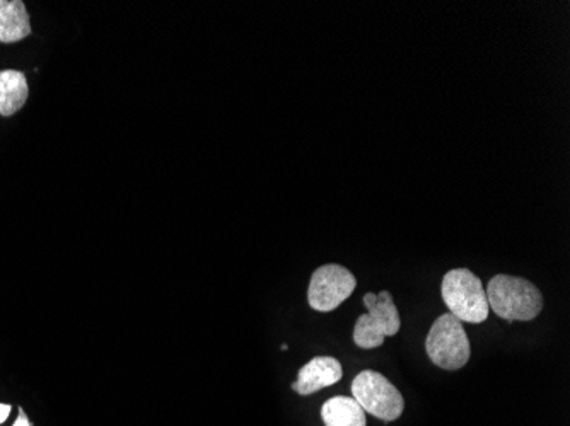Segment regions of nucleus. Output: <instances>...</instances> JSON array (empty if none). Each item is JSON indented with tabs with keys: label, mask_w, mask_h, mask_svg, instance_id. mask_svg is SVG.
<instances>
[{
	"label": "nucleus",
	"mask_w": 570,
	"mask_h": 426,
	"mask_svg": "<svg viewBox=\"0 0 570 426\" xmlns=\"http://www.w3.org/2000/svg\"><path fill=\"white\" fill-rule=\"evenodd\" d=\"M30 88L26 76L19 70H2L0 72V115L12 117L28 101Z\"/></svg>",
	"instance_id": "obj_9"
},
{
	"label": "nucleus",
	"mask_w": 570,
	"mask_h": 426,
	"mask_svg": "<svg viewBox=\"0 0 570 426\" xmlns=\"http://www.w3.org/2000/svg\"><path fill=\"white\" fill-rule=\"evenodd\" d=\"M425 351L432 364L444 370H460L469 364L472 348L463 323L453 314H443L435 319L425 339Z\"/></svg>",
	"instance_id": "obj_4"
},
{
	"label": "nucleus",
	"mask_w": 570,
	"mask_h": 426,
	"mask_svg": "<svg viewBox=\"0 0 570 426\" xmlns=\"http://www.w3.org/2000/svg\"><path fill=\"white\" fill-rule=\"evenodd\" d=\"M342 377H344V368L341 361L333 357H315L297 371V380L293 384V389L301 396H309L333 386L342 380Z\"/></svg>",
	"instance_id": "obj_7"
},
{
	"label": "nucleus",
	"mask_w": 570,
	"mask_h": 426,
	"mask_svg": "<svg viewBox=\"0 0 570 426\" xmlns=\"http://www.w3.org/2000/svg\"><path fill=\"white\" fill-rule=\"evenodd\" d=\"M362 300L367 307V314L358 316L352 338L358 348L373 350L377 346H383L384 339L396 336L402 326V319H400L395 300L387 290L381 291L380 296L366 294Z\"/></svg>",
	"instance_id": "obj_3"
},
{
	"label": "nucleus",
	"mask_w": 570,
	"mask_h": 426,
	"mask_svg": "<svg viewBox=\"0 0 570 426\" xmlns=\"http://www.w3.org/2000/svg\"><path fill=\"white\" fill-rule=\"evenodd\" d=\"M352 397L364 413L383 422H395L405 409L402 393L380 371H361L352 383Z\"/></svg>",
	"instance_id": "obj_5"
},
{
	"label": "nucleus",
	"mask_w": 570,
	"mask_h": 426,
	"mask_svg": "<svg viewBox=\"0 0 570 426\" xmlns=\"http://www.w3.org/2000/svg\"><path fill=\"white\" fill-rule=\"evenodd\" d=\"M325 426H367L366 413L354 397L335 396L322 406Z\"/></svg>",
	"instance_id": "obj_10"
},
{
	"label": "nucleus",
	"mask_w": 570,
	"mask_h": 426,
	"mask_svg": "<svg viewBox=\"0 0 570 426\" xmlns=\"http://www.w3.org/2000/svg\"><path fill=\"white\" fill-rule=\"evenodd\" d=\"M30 16L21 0H0V43H16L30 37Z\"/></svg>",
	"instance_id": "obj_8"
},
{
	"label": "nucleus",
	"mask_w": 570,
	"mask_h": 426,
	"mask_svg": "<svg viewBox=\"0 0 570 426\" xmlns=\"http://www.w3.org/2000/svg\"><path fill=\"white\" fill-rule=\"evenodd\" d=\"M487 300L505 321H533L543 309V296L537 285L511 275H495L487 285Z\"/></svg>",
	"instance_id": "obj_1"
},
{
	"label": "nucleus",
	"mask_w": 570,
	"mask_h": 426,
	"mask_svg": "<svg viewBox=\"0 0 570 426\" xmlns=\"http://www.w3.org/2000/svg\"><path fill=\"white\" fill-rule=\"evenodd\" d=\"M11 406L2 405V403H0V425H2V423L9 418V415H11Z\"/></svg>",
	"instance_id": "obj_12"
},
{
	"label": "nucleus",
	"mask_w": 570,
	"mask_h": 426,
	"mask_svg": "<svg viewBox=\"0 0 570 426\" xmlns=\"http://www.w3.org/2000/svg\"><path fill=\"white\" fill-rule=\"evenodd\" d=\"M441 296L458 321L480 325L487 321L490 307L482 280L466 268L448 271L441 285Z\"/></svg>",
	"instance_id": "obj_2"
},
{
	"label": "nucleus",
	"mask_w": 570,
	"mask_h": 426,
	"mask_svg": "<svg viewBox=\"0 0 570 426\" xmlns=\"http://www.w3.org/2000/svg\"><path fill=\"white\" fill-rule=\"evenodd\" d=\"M357 287L354 274L341 265H323L313 274L307 288L311 309L332 313L354 294Z\"/></svg>",
	"instance_id": "obj_6"
},
{
	"label": "nucleus",
	"mask_w": 570,
	"mask_h": 426,
	"mask_svg": "<svg viewBox=\"0 0 570 426\" xmlns=\"http://www.w3.org/2000/svg\"><path fill=\"white\" fill-rule=\"evenodd\" d=\"M12 426H31L30 419H28V415H26L24 409L19 408L18 419H16L14 425Z\"/></svg>",
	"instance_id": "obj_11"
}]
</instances>
